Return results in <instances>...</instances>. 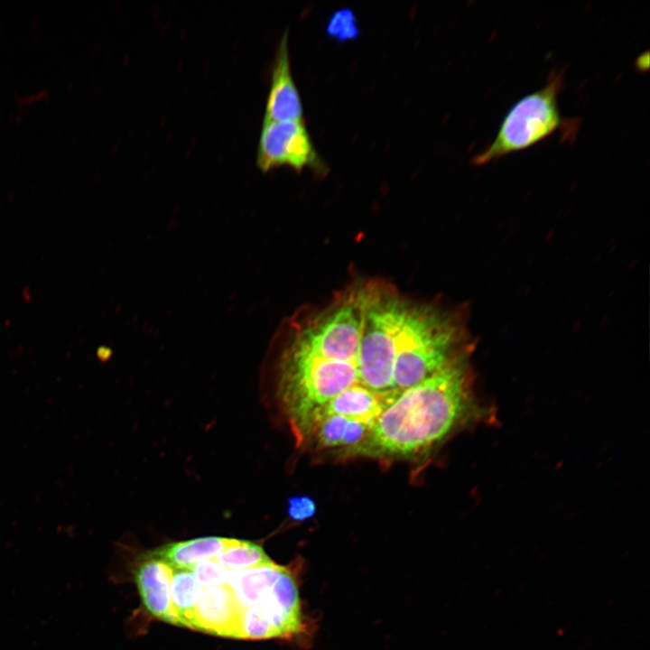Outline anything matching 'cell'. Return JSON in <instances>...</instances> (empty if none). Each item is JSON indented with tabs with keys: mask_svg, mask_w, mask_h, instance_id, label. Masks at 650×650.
Returning <instances> with one entry per match:
<instances>
[{
	"mask_svg": "<svg viewBox=\"0 0 650 650\" xmlns=\"http://www.w3.org/2000/svg\"><path fill=\"white\" fill-rule=\"evenodd\" d=\"M172 571L165 562L145 555L135 571V580L144 608L153 617L178 626L171 599Z\"/></svg>",
	"mask_w": 650,
	"mask_h": 650,
	"instance_id": "6",
	"label": "cell"
},
{
	"mask_svg": "<svg viewBox=\"0 0 650 650\" xmlns=\"http://www.w3.org/2000/svg\"><path fill=\"white\" fill-rule=\"evenodd\" d=\"M277 637L268 618L259 606L243 608L237 638L266 639Z\"/></svg>",
	"mask_w": 650,
	"mask_h": 650,
	"instance_id": "12",
	"label": "cell"
},
{
	"mask_svg": "<svg viewBox=\"0 0 650 650\" xmlns=\"http://www.w3.org/2000/svg\"><path fill=\"white\" fill-rule=\"evenodd\" d=\"M215 560L228 571L257 568L274 562L257 543L235 539Z\"/></svg>",
	"mask_w": 650,
	"mask_h": 650,
	"instance_id": "11",
	"label": "cell"
},
{
	"mask_svg": "<svg viewBox=\"0 0 650 650\" xmlns=\"http://www.w3.org/2000/svg\"><path fill=\"white\" fill-rule=\"evenodd\" d=\"M191 571L202 588L227 584L229 575V571L220 565L215 559L202 562Z\"/></svg>",
	"mask_w": 650,
	"mask_h": 650,
	"instance_id": "15",
	"label": "cell"
},
{
	"mask_svg": "<svg viewBox=\"0 0 650 650\" xmlns=\"http://www.w3.org/2000/svg\"><path fill=\"white\" fill-rule=\"evenodd\" d=\"M348 420L349 418L338 414L321 416L311 432L316 437L318 447L322 449L341 447Z\"/></svg>",
	"mask_w": 650,
	"mask_h": 650,
	"instance_id": "13",
	"label": "cell"
},
{
	"mask_svg": "<svg viewBox=\"0 0 650 650\" xmlns=\"http://www.w3.org/2000/svg\"><path fill=\"white\" fill-rule=\"evenodd\" d=\"M563 70L553 69L545 85L518 99L506 112L494 139L472 162L477 166L526 150L562 132L563 140L576 137L579 120L564 118L559 107Z\"/></svg>",
	"mask_w": 650,
	"mask_h": 650,
	"instance_id": "2",
	"label": "cell"
},
{
	"mask_svg": "<svg viewBox=\"0 0 650 650\" xmlns=\"http://www.w3.org/2000/svg\"><path fill=\"white\" fill-rule=\"evenodd\" d=\"M243 608L228 584L203 588L195 610L194 628L237 637Z\"/></svg>",
	"mask_w": 650,
	"mask_h": 650,
	"instance_id": "5",
	"label": "cell"
},
{
	"mask_svg": "<svg viewBox=\"0 0 650 650\" xmlns=\"http://www.w3.org/2000/svg\"><path fill=\"white\" fill-rule=\"evenodd\" d=\"M289 35L276 47L263 122L304 121L302 98L292 73Z\"/></svg>",
	"mask_w": 650,
	"mask_h": 650,
	"instance_id": "4",
	"label": "cell"
},
{
	"mask_svg": "<svg viewBox=\"0 0 650 650\" xmlns=\"http://www.w3.org/2000/svg\"><path fill=\"white\" fill-rule=\"evenodd\" d=\"M396 394L380 395L357 385L342 391L331 399L323 408L318 420L324 415L338 414L373 424L383 407Z\"/></svg>",
	"mask_w": 650,
	"mask_h": 650,
	"instance_id": "8",
	"label": "cell"
},
{
	"mask_svg": "<svg viewBox=\"0 0 650 650\" xmlns=\"http://www.w3.org/2000/svg\"><path fill=\"white\" fill-rule=\"evenodd\" d=\"M326 32L333 40L344 42L358 38L360 34V27L352 10L343 8L331 14Z\"/></svg>",
	"mask_w": 650,
	"mask_h": 650,
	"instance_id": "14",
	"label": "cell"
},
{
	"mask_svg": "<svg viewBox=\"0 0 650 650\" xmlns=\"http://www.w3.org/2000/svg\"><path fill=\"white\" fill-rule=\"evenodd\" d=\"M107 354H109L108 349H107L105 348H99L97 352V355L100 359H104L105 358H107L108 357Z\"/></svg>",
	"mask_w": 650,
	"mask_h": 650,
	"instance_id": "17",
	"label": "cell"
},
{
	"mask_svg": "<svg viewBox=\"0 0 650 650\" xmlns=\"http://www.w3.org/2000/svg\"><path fill=\"white\" fill-rule=\"evenodd\" d=\"M202 589L191 570H173L171 599L178 626L194 628L195 610Z\"/></svg>",
	"mask_w": 650,
	"mask_h": 650,
	"instance_id": "10",
	"label": "cell"
},
{
	"mask_svg": "<svg viewBox=\"0 0 650 650\" xmlns=\"http://www.w3.org/2000/svg\"><path fill=\"white\" fill-rule=\"evenodd\" d=\"M470 352H461L429 377L397 393L352 452L413 456L440 443L466 423L489 418V411L480 407L473 395Z\"/></svg>",
	"mask_w": 650,
	"mask_h": 650,
	"instance_id": "1",
	"label": "cell"
},
{
	"mask_svg": "<svg viewBox=\"0 0 650 650\" xmlns=\"http://www.w3.org/2000/svg\"><path fill=\"white\" fill-rule=\"evenodd\" d=\"M315 501L308 496H294L287 499V514L293 521H305L316 514Z\"/></svg>",
	"mask_w": 650,
	"mask_h": 650,
	"instance_id": "16",
	"label": "cell"
},
{
	"mask_svg": "<svg viewBox=\"0 0 650 650\" xmlns=\"http://www.w3.org/2000/svg\"><path fill=\"white\" fill-rule=\"evenodd\" d=\"M234 540L221 536L199 537L164 544L146 555L165 562L172 570H192L202 562L215 559Z\"/></svg>",
	"mask_w": 650,
	"mask_h": 650,
	"instance_id": "7",
	"label": "cell"
},
{
	"mask_svg": "<svg viewBox=\"0 0 650 650\" xmlns=\"http://www.w3.org/2000/svg\"><path fill=\"white\" fill-rule=\"evenodd\" d=\"M284 568V566L272 562L257 568L229 571L227 584L243 608L258 606L273 588Z\"/></svg>",
	"mask_w": 650,
	"mask_h": 650,
	"instance_id": "9",
	"label": "cell"
},
{
	"mask_svg": "<svg viewBox=\"0 0 650 650\" xmlns=\"http://www.w3.org/2000/svg\"><path fill=\"white\" fill-rule=\"evenodd\" d=\"M255 162L263 172L280 167L291 168L298 173L305 169L318 173L326 170L304 121L263 122Z\"/></svg>",
	"mask_w": 650,
	"mask_h": 650,
	"instance_id": "3",
	"label": "cell"
}]
</instances>
